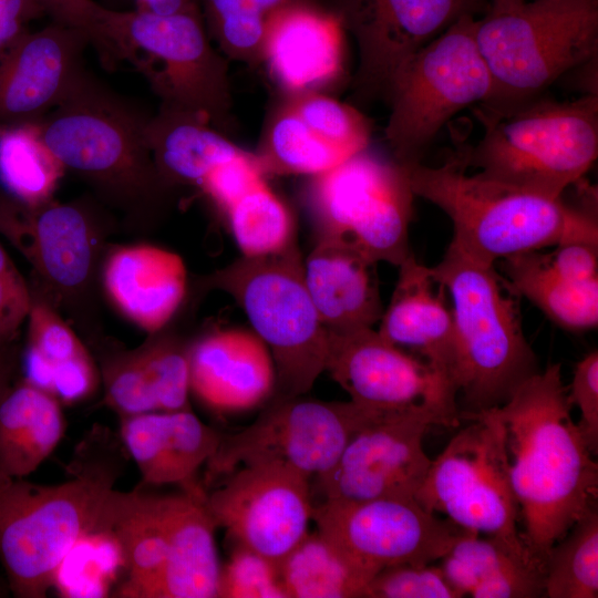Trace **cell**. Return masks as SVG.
Here are the masks:
<instances>
[{"label": "cell", "instance_id": "6da1fadb", "mask_svg": "<svg viewBox=\"0 0 598 598\" xmlns=\"http://www.w3.org/2000/svg\"><path fill=\"white\" fill-rule=\"evenodd\" d=\"M571 408L560 363L539 370L496 406L505 429L522 536L544 571L550 548L597 507L598 464Z\"/></svg>", "mask_w": 598, "mask_h": 598}, {"label": "cell", "instance_id": "7a4b0ae2", "mask_svg": "<svg viewBox=\"0 0 598 598\" xmlns=\"http://www.w3.org/2000/svg\"><path fill=\"white\" fill-rule=\"evenodd\" d=\"M152 115L86 70L38 125L64 171L82 179L106 208L140 226L153 221L176 190L153 158Z\"/></svg>", "mask_w": 598, "mask_h": 598}, {"label": "cell", "instance_id": "3957f363", "mask_svg": "<svg viewBox=\"0 0 598 598\" xmlns=\"http://www.w3.org/2000/svg\"><path fill=\"white\" fill-rule=\"evenodd\" d=\"M116 443L107 429L93 427L59 484L0 476V560L14 597H47L63 557L96 527L121 475Z\"/></svg>", "mask_w": 598, "mask_h": 598}, {"label": "cell", "instance_id": "277c9868", "mask_svg": "<svg viewBox=\"0 0 598 598\" xmlns=\"http://www.w3.org/2000/svg\"><path fill=\"white\" fill-rule=\"evenodd\" d=\"M466 145L440 166H409L415 196L437 206L453 225L452 243L495 265L508 257L570 241L598 244L596 213L467 173Z\"/></svg>", "mask_w": 598, "mask_h": 598}, {"label": "cell", "instance_id": "5b68a950", "mask_svg": "<svg viewBox=\"0 0 598 598\" xmlns=\"http://www.w3.org/2000/svg\"><path fill=\"white\" fill-rule=\"evenodd\" d=\"M430 271L451 299L455 384L464 411L504 404L539 371L515 301L504 291L494 265L470 257L452 241Z\"/></svg>", "mask_w": 598, "mask_h": 598}, {"label": "cell", "instance_id": "8992f818", "mask_svg": "<svg viewBox=\"0 0 598 598\" xmlns=\"http://www.w3.org/2000/svg\"><path fill=\"white\" fill-rule=\"evenodd\" d=\"M476 116L483 135L466 145V162L484 178L558 198L597 158V93L571 101L542 94L506 113L480 106Z\"/></svg>", "mask_w": 598, "mask_h": 598}, {"label": "cell", "instance_id": "52a82bcc", "mask_svg": "<svg viewBox=\"0 0 598 598\" xmlns=\"http://www.w3.org/2000/svg\"><path fill=\"white\" fill-rule=\"evenodd\" d=\"M476 41L493 81L481 107L506 113L597 60L598 0H526L489 8Z\"/></svg>", "mask_w": 598, "mask_h": 598}, {"label": "cell", "instance_id": "ba28073f", "mask_svg": "<svg viewBox=\"0 0 598 598\" xmlns=\"http://www.w3.org/2000/svg\"><path fill=\"white\" fill-rule=\"evenodd\" d=\"M102 32L113 66L138 59L161 105L206 118L220 132L231 122L227 59L213 45L197 4L172 14L105 7Z\"/></svg>", "mask_w": 598, "mask_h": 598}, {"label": "cell", "instance_id": "9c48e42d", "mask_svg": "<svg viewBox=\"0 0 598 598\" xmlns=\"http://www.w3.org/2000/svg\"><path fill=\"white\" fill-rule=\"evenodd\" d=\"M203 283L230 295L268 347L274 394H307L324 372L327 330L309 295L296 241L277 252L241 256Z\"/></svg>", "mask_w": 598, "mask_h": 598}, {"label": "cell", "instance_id": "30bf717a", "mask_svg": "<svg viewBox=\"0 0 598 598\" xmlns=\"http://www.w3.org/2000/svg\"><path fill=\"white\" fill-rule=\"evenodd\" d=\"M461 419L468 423L431 461L414 499L465 530L497 538L544 570L518 529L505 429L496 408L462 411Z\"/></svg>", "mask_w": 598, "mask_h": 598}, {"label": "cell", "instance_id": "8fae6325", "mask_svg": "<svg viewBox=\"0 0 598 598\" xmlns=\"http://www.w3.org/2000/svg\"><path fill=\"white\" fill-rule=\"evenodd\" d=\"M476 20L472 14L460 18L419 50L395 79L385 126L395 162L420 163L452 116L489 99L493 81L476 41Z\"/></svg>", "mask_w": 598, "mask_h": 598}, {"label": "cell", "instance_id": "7c38bea8", "mask_svg": "<svg viewBox=\"0 0 598 598\" xmlns=\"http://www.w3.org/2000/svg\"><path fill=\"white\" fill-rule=\"evenodd\" d=\"M109 221L93 195L25 206L0 190V234L31 265L37 280L31 291L74 319L93 308Z\"/></svg>", "mask_w": 598, "mask_h": 598}, {"label": "cell", "instance_id": "4fadbf2b", "mask_svg": "<svg viewBox=\"0 0 598 598\" xmlns=\"http://www.w3.org/2000/svg\"><path fill=\"white\" fill-rule=\"evenodd\" d=\"M414 196L409 166L367 148L315 176L310 188L322 236L346 241L374 264L394 266L411 254Z\"/></svg>", "mask_w": 598, "mask_h": 598}, {"label": "cell", "instance_id": "5bb4252c", "mask_svg": "<svg viewBox=\"0 0 598 598\" xmlns=\"http://www.w3.org/2000/svg\"><path fill=\"white\" fill-rule=\"evenodd\" d=\"M275 395L245 427L221 433L206 463L205 485L243 465L280 463L310 478L331 468L351 436L377 409L353 401Z\"/></svg>", "mask_w": 598, "mask_h": 598}, {"label": "cell", "instance_id": "9a60e30c", "mask_svg": "<svg viewBox=\"0 0 598 598\" xmlns=\"http://www.w3.org/2000/svg\"><path fill=\"white\" fill-rule=\"evenodd\" d=\"M324 371L357 404L426 412L443 427L461 423L452 381L385 340L372 327L327 330Z\"/></svg>", "mask_w": 598, "mask_h": 598}, {"label": "cell", "instance_id": "2e32d148", "mask_svg": "<svg viewBox=\"0 0 598 598\" xmlns=\"http://www.w3.org/2000/svg\"><path fill=\"white\" fill-rule=\"evenodd\" d=\"M317 530L374 576L394 565L440 560L466 530L414 498H323L313 504Z\"/></svg>", "mask_w": 598, "mask_h": 598}, {"label": "cell", "instance_id": "e0dca14e", "mask_svg": "<svg viewBox=\"0 0 598 598\" xmlns=\"http://www.w3.org/2000/svg\"><path fill=\"white\" fill-rule=\"evenodd\" d=\"M489 6V0H339L336 13L359 52L353 96L386 102L419 50L463 16H483Z\"/></svg>", "mask_w": 598, "mask_h": 598}, {"label": "cell", "instance_id": "ac0fdd59", "mask_svg": "<svg viewBox=\"0 0 598 598\" xmlns=\"http://www.w3.org/2000/svg\"><path fill=\"white\" fill-rule=\"evenodd\" d=\"M225 477L205 501L217 528L280 565L309 533L311 478L280 463L243 465Z\"/></svg>", "mask_w": 598, "mask_h": 598}, {"label": "cell", "instance_id": "d6986e66", "mask_svg": "<svg viewBox=\"0 0 598 598\" xmlns=\"http://www.w3.org/2000/svg\"><path fill=\"white\" fill-rule=\"evenodd\" d=\"M441 426L430 413L375 410L351 436L334 465L315 476L323 498H414L429 471L423 440Z\"/></svg>", "mask_w": 598, "mask_h": 598}, {"label": "cell", "instance_id": "ffe728a7", "mask_svg": "<svg viewBox=\"0 0 598 598\" xmlns=\"http://www.w3.org/2000/svg\"><path fill=\"white\" fill-rule=\"evenodd\" d=\"M90 35L50 21L0 54V127L39 123L87 70Z\"/></svg>", "mask_w": 598, "mask_h": 598}, {"label": "cell", "instance_id": "44dd1931", "mask_svg": "<svg viewBox=\"0 0 598 598\" xmlns=\"http://www.w3.org/2000/svg\"><path fill=\"white\" fill-rule=\"evenodd\" d=\"M221 432L190 409L121 416L120 440L146 485L176 484L206 498L197 473L215 454Z\"/></svg>", "mask_w": 598, "mask_h": 598}, {"label": "cell", "instance_id": "7402d4cb", "mask_svg": "<svg viewBox=\"0 0 598 598\" xmlns=\"http://www.w3.org/2000/svg\"><path fill=\"white\" fill-rule=\"evenodd\" d=\"M189 391L208 409L228 414L266 403L275 392L270 351L254 332L220 330L189 344Z\"/></svg>", "mask_w": 598, "mask_h": 598}, {"label": "cell", "instance_id": "603a6c76", "mask_svg": "<svg viewBox=\"0 0 598 598\" xmlns=\"http://www.w3.org/2000/svg\"><path fill=\"white\" fill-rule=\"evenodd\" d=\"M343 31L318 1L280 8L267 20L261 60L288 92L315 91L342 72Z\"/></svg>", "mask_w": 598, "mask_h": 598}, {"label": "cell", "instance_id": "cb8c5ba5", "mask_svg": "<svg viewBox=\"0 0 598 598\" xmlns=\"http://www.w3.org/2000/svg\"><path fill=\"white\" fill-rule=\"evenodd\" d=\"M398 267V280L377 331L439 370L456 388L454 326L446 291L412 252Z\"/></svg>", "mask_w": 598, "mask_h": 598}, {"label": "cell", "instance_id": "d4e9b609", "mask_svg": "<svg viewBox=\"0 0 598 598\" xmlns=\"http://www.w3.org/2000/svg\"><path fill=\"white\" fill-rule=\"evenodd\" d=\"M101 283L123 316L154 333L181 306L187 272L175 252L147 244L128 245L113 248L104 257Z\"/></svg>", "mask_w": 598, "mask_h": 598}, {"label": "cell", "instance_id": "484cf974", "mask_svg": "<svg viewBox=\"0 0 598 598\" xmlns=\"http://www.w3.org/2000/svg\"><path fill=\"white\" fill-rule=\"evenodd\" d=\"M206 498L187 493L162 495L167 529L165 561L142 598H216L220 565L217 525Z\"/></svg>", "mask_w": 598, "mask_h": 598}, {"label": "cell", "instance_id": "4316f807", "mask_svg": "<svg viewBox=\"0 0 598 598\" xmlns=\"http://www.w3.org/2000/svg\"><path fill=\"white\" fill-rule=\"evenodd\" d=\"M375 265L346 241L321 236L303 261V275L326 330L372 327L380 320Z\"/></svg>", "mask_w": 598, "mask_h": 598}, {"label": "cell", "instance_id": "83f0119b", "mask_svg": "<svg viewBox=\"0 0 598 598\" xmlns=\"http://www.w3.org/2000/svg\"><path fill=\"white\" fill-rule=\"evenodd\" d=\"M96 526L114 535L123 556L125 578L112 596L142 598L158 575L167 553L162 495L113 488Z\"/></svg>", "mask_w": 598, "mask_h": 598}, {"label": "cell", "instance_id": "f1b7e54d", "mask_svg": "<svg viewBox=\"0 0 598 598\" xmlns=\"http://www.w3.org/2000/svg\"><path fill=\"white\" fill-rule=\"evenodd\" d=\"M440 560L439 567L460 597H544V570L497 538L466 530Z\"/></svg>", "mask_w": 598, "mask_h": 598}, {"label": "cell", "instance_id": "f546056e", "mask_svg": "<svg viewBox=\"0 0 598 598\" xmlns=\"http://www.w3.org/2000/svg\"><path fill=\"white\" fill-rule=\"evenodd\" d=\"M61 402L24 378L0 399V476L24 478L59 445L65 432Z\"/></svg>", "mask_w": 598, "mask_h": 598}, {"label": "cell", "instance_id": "4dcf8cb0", "mask_svg": "<svg viewBox=\"0 0 598 598\" xmlns=\"http://www.w3.org/2000/svg\"><path fill=\"white\" fill-rule=\"evenodd\" d=\"M147 140L163 178L174 188L196 186L219 163L241 150L197 114L159 105Z\"/></svg>", "mask_w": 598, "mask_h": 598}, {"label": "cell", "instance_id": "1f68e13d", "mask_svg": "<svg viewBox=\"0 0 598 598\" xmlns=\"http://www.w3.org/2000/svg\"><path fill=\"white\" fill-rule=\"evenodd\" d=\"M502 261L512 289L533 302L556 324L574 331L597 326L598 280L576 283L559 277L538 250Z\"/></svg>", "mask_w": 598, "mask_h": 598}, {"label": "cell", "instance_id": "d6a6232c", "mask_svg": "<svg viewBox=\"0 0 598 598\" xmlns=\"http://www.w3.org/2000/svg\"><path fill=\"white\" fill-rule=\"evenodd\" d=\"M279 570L287 598H362L374 577L318 530L286 555Z\"/></svg>", "mask_w": 598, "mask_h": 598}, {"label": "cell", "instance_id": "836d02e7", "mask_svg": "<svg viewBox=\"0 0 598 598\" xmlns=\"http://www.w3.org/2000/svg\"><path fill=\"white\" fill-rule=\"evenodd\" d=\"M64 167L44 144L38 123L0 127V190L25 206L53 199Z\"/></svg>", "mask_w": 598, "mask_h": 598}, {"label": "cell", "instance_id": "e575fe53", "mask_svg": "<svg viewBox=\"0 0 598 598\" xmlns=\"http://www.w3.org/2000/svg\"><path fill=\"white\" fill-rule=\"evenodd\" d=\"M256 156L264 174L313 176L351 157L316 134L287 101L272 116L260 153Z\"/></svg>", "mask_w": 598, "mask_h": 598}, {"label": "cell", "instance_id": "d590c367", "mask_svg": "<svg viewBox=\"0 0 598 598\" xmlns=\"http://www.w3.org/2000/svg\"><path fill=\"white\" fill-rule=\"evenodd\" d=\"M317 0H195L206 31L226 58L247 63L261 60L267 20L280 8Z\"/></svg>", "mask_w": 598, "mask_h": 598}, {"label": "cell", "instance_id": "8d00e7d4", "mask_svg": "<svg viewBox=\"0 0 598 598\" xmlns=\"http://www.w3.org/2000/svg\"><path fill=\"white\" fill-rule=\"evenodd\" d=\"M544 597H598V512L588 511L549 550Z\"/></svg>", "mask_w": 598, "mask_h": 598}, {"label": "cell", "instance_id": "74e56055", "mask_svg": "<svg viewBox=\"0 0 598 598\" xmlns=\"http://www.w3.org/2000/svg\"><path fill=\"white\" fill-rule=\"evenodd\" d=\"M124 573L123 556L114 535L96 526L81 536L59 564L53 587L63 597H107L118 573Z\"/></svg>", "mask_w": 598, "mask_h": 598}, {"label": "cell", "instance_id": "f35d334b", "mask_svg": "<svg viewBox=\"0 0 598 598\" xmlns=\"http://www.w3.org/2000/svg\"><path fill=\"white\" fill-rule=\"evenodd\" d=\"M31 293L27 348L21 354L24 379L51 393L54 369L90 352L58 310Z\"/></svg>", "mask_w": 598, "mask_h": 598}, {"label": "cell", "instance_id": "ab89813d", "mask_svg": "<svg viewBox=\"0 0 598 598\" xmlns=\"http://www.w3.org/2000/svg\"><path fill=\"white\" fill-rule=\"evenodd\" d=\"M226 214L243 256L277 252L295 240L287 208L265 182L240 197Z\"/></svg>", "mask_w": 598, "mask_h": 598}, {"label": "cell", "instance_id": "60d3db41", "mask_svg": "<svg viewBox=\"0 0 598 598\" xmlns=\"http://www.w3.org/2000/svg\"><path fill=\"white\" fill-rule=\"evenodd\" d=\"M287 102L316 134L348 155L368 147L370 126L355 107L316 91L290 93Z\"/></svg>", "mask_w": 598, "mask_h": 598}, {"label": "cell", "instance_id": "b9f144b4", "mask_svg": "<svg viewBox=\"0 0 598 598\" xmlns=\"http://www.w3.org/2000/svg\"><path fill=\"white\" fill-rule=\"evenodd\" d=\"M219 598H287L279 565L264 555L235 544L229 560L220 567Z\"/></svg>", "mask_w": 598, "mask_h": 598}, {"label": "cell", "instance_id": "7bdbcfd3", "mask_svg": "<svg viewBox=\"0 0 598 598\" xmlns=\"http://www.w3.org/2000/svg\"><path fill=\"white\" fill-rule=\"evenodd\" d=\"M362 598H461L439 566L394 565L381 569Z\"/></svg>", "mask_w": 598, "mask_h": 598}, {"label": "cell", "instance_id": "ee69618b", "mask_svg": "<svg viewBox=\"0 0 598 598\" xmlns=\"http://www.w3.org/2000/svg\"><path fill=\"white\" fill-rule=\"evenodd\" d=\"M264 182L257 156L241 150L213 167L198 188L226 213L240 197Z\"/></svg>", "mask_w": 598, "mask_h": 598}, {"label": "cell", "instance_id": "f6af8a7d", "mask_svg": "<svg viewBox=\"0 0 598 598\" xmlns=\"http://www.w3.org/2000/svg\"><path fill=\"white\" fill-rule=\"evenodd\" d=\"M31 303V288L0 244V344L17 340Z\"/></svg>", "mask_w": 598, "mask_h": 598}, {"label": "cell", "instance_id": "bcb514c9", "mask_svg": "<svg viewBox=\"0 0 598 598\" xmlns=\"http://www.w3.org/2000/svg\"><path fill=\"white\" fill-rule=\"evenodd\" d=\"M568 390L571 405L580 411L577 423L592 452L598 451V352L591 351L577 362Z\"/></svg>", "mask_w": 598, "mask_h": 598}, {"label": "cell", "instance_id": "7dc6e473", "mask_svg": "<svg viewBox=\"0 0 598 598\" xmlns=\"http://www.w3.org/2000/svg\"><path fill=\"white\" fill-rule=\"evenodd\" d=\"M50 21L85 31L91 47L105 65L107 50L102 33V14L105 6L94 0H34Z\"/></svg>", "mask_w": 598, "mask_h": 598}, {"label": "cell", "instance_id": "c3c4849f", "mask_svg": "<svg viewBox=\"0 0 598 598\" xmlns=\"http://www.w3.org/2000/svg\"><path fill=\"white\" fill-rule=\"evenodd\" d=\"M598 244L588 241H570L556 246L545 254L551 270L559 277L576 283L598 280Z\"/></svg>", "mask_w": 598, "mask_h": 598}, {"label": "cell", "instance_id": "681fc988", "mask_svg": "<svg viewBox=\"0 0 598 598\" xmlns=\"http://www.w3.org/2000/svg\"><path fill=\"white\" fill-rule=\"evenodd\" d=\"M44 16L34 0H0V54Z\"/></svg>", "mask_w": 598, "mask_h": 598}, {"label": "cell", "instance_id": "f907efd6", "mask_svg": "<svg viewBox=\"0 0 598 598\" xmlns=\"http://www.w3.org/2000/svg\"><path fill=\"white\" fill-rule=\"evenodd\" d=\"M21 363V352L17 340L0 344V399L13 379Z\"/></svg>", "mask_w": 598, "mask_h": 598}, {"label": "cell", "instance_id": "816d5d0a", "mask_svg": "<svg viewBox=\"0 0 598 598\" xmlns=\"http://www.w3.org/2000/svg\"><path fill=\"white\" fill-rule=\"evenodd\" d=\"M140 10L156 14H172L195 6V0H136Z\"/></svg>", "mask_w": 598, "mask_h": 598}, {"label": "cell", "instance_id": "f5cc1de1", "mask_svg": "<svg viewBox=\"0 0 598 598\" xmlns=\"http://www.w3.org/2000/svg\"><path fill=\"white\" fill-rule=\"evenodd\" d=\"M524 1L526 0H489V8H506Z\"/></svg>", "mask_w": 598, "mask_h": 598}, {"label": "cell", "instance_id": "db71d44e", "mask_svg": "<svg viewBox=\"0 0 598 598\" xmlns=\"http://www.w3.org/2000/svg\"><path fill=\"white\" fill-rule=\"evenodd\" d=\"M10 592L7 580L0 577V597H7Z\"/></svg>", "mask_w": 598, "mask_h": 598}, {"label": "cell", "instance_id": "11a10c76", "mask_svg": "<svg viewBox=\"0 0 598 598\" xmlns=\"http://www.w3.org/2000/svg\"><path fill=\"white\" fill-rule=\"evenodd\" d=\"M107 2L117 1V0H106Z\"/></svg>", "mask_w": 598, "mask_h": 598}]
</instances>
